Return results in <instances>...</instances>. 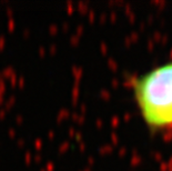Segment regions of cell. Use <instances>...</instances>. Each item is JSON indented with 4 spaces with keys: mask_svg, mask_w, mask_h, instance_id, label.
I'll list each match as a JSON object with an SVG mask.
<instances>
[{
    "mask_svg": "<svg viewBox=\"0 0 172 171\" xmlns=\"http://www.w3.org/2000/svg\"><path fill=\"white\" fill-rule=\"evenodd\" d=\"M132 93L150 131L172 129V60L136 77Z\"/></svg>",
    "mask_w": 172,
    "mask_h": 171,
    "instance_id": "obj_1",
    "label": "cell"
}]
</instances>
